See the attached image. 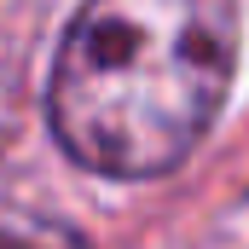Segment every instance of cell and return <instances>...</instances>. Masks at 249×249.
<instances>
[{
    "mask_svg": "<svg viewBox=\"0 0 249 249\" xmlns=\"http://www.w3.org/2000/svg\"><path fill=\"white\" fill-rule=\"evenodd\" d=\"M238 70V0H87L64 29L47 116L105 180H157L214 127Z\"/></svg>",
    "mask_w": 249,
    "mask_h": 249,
    "instance_id": "1",
    "label": "cell"
}]
</instances>
